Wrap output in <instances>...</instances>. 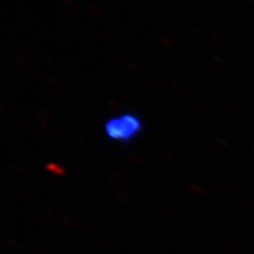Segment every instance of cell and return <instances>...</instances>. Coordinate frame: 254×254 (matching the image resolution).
I'll list each match as a JSON object with an SVG mask.
<instances>
[{
  "instance_id": "cell-1",
  "label": "cell",
  "mask_w": 254,
  "mask_h": 254,
  "mask_svg": "<svg viewBox=\"0 0 254 254\" xmlns=\"http://www.w3.org/2000/svg\"><path fill=\"white\" fill-rule=\"evenodd\" d=\"M106 136L113 141L130 142L143 129L141 119L133 114H123L110 118L105 123Z\"/></svg>"
}]
</instances>
